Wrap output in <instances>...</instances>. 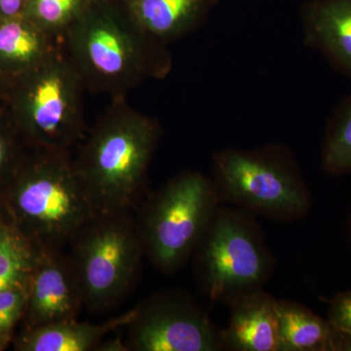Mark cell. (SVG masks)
Listing matches in <instances>:
<instances>
[{
    "mask_svg": "<svg viewBox=\"0 0 351 351\" xmlns=\"http://www.w3.org/2000/svg\"><path fill=\"white\" fill-rule=\"evenodd\" d=\"M63 152L50 151L12 182L0 200L18 228L43 249L64 250L100 214L75 164Z\"/></svg>",
    "mask_w": 351,
    "mask_h": 351,
    "instance_id": "obj_1",
    "label": "cell"
},
{
    "mask_svg": "<svg viewBox=\"0 0 351 351\" xmlns=\"http://www.w3.org/2000/svg\"><path fill=\"white\" fill-rule=\"evenodd\" d=\"M191 258L202 294L228 306L263 289L276 265L256 217L223 204L217 207Z\"/></svg>",
    "mask_w": 351,
    "mask_h": 351,
    "instance_id": "obj_2",
    "label": "cell"
},
{
    "mask_svg": "<svg viewBox=\"0 0 351 351\" xmlns=\"http://www.w3.org/2000/svg\"><path fill=\"white\" fill-rule=\"evenodd\" d=\"M219 204L213 181L196 172L178 176L145 198L135 217L145 257L163 274L182 269Z\"/></svg>",
    "mask_w": 351,
    "mask_h": 351,
    "instance_id": "obj_3",
    "label": "cell"
},
{
    "mask_svg": "<svg viewBox=\"0 0 351 351\" xmlns=\"http://www.w3.org/2000/svg\"><path fill=\"white\" fill-rule=\"evenodd\" d=\"M219 202L254 216L292 223L307 216L313 196L293 159L281 149H230L214 158Z\"/></svg>",
    "mask_w": 351,
    "mask_h": 351,
    "instance_id": "obj_4",
    "label": "cell"
},
{
    "mask_svg": "<svg viewBox=\"0 0 351 351\" xmlns=\"http://www.w3.org/2000/svg\"><path fill=\"white\" fill-rule=\"evenodd\" d=\"M69 246L90 313L112 308L135 285L145 256L132 212L99 214Z\"/></svg>",
    "mask_w": 351,
    "mask_h": 351,
    "instance_id": "obj_5",
    "label": "cell"
},
{
    "mask_svg": "<svg viewBox=\"0 0 351 351\" xmlns=\"http://www.w3.org/2000/svg\"><path fill=\"white\" fill-rule=\"evenodd\" d=\"M156 132L140 120L101 127L75 169L100 213L132 212L140 205Z\"/></svg>",
    "mask_w": 351,
    "mask_h": 351,
    "instance_id": "obj_6",
    "label": "cell"
},
{
    "mask_svg": "<svg viewBox=\"0 0 351 351\" xmlns=\"http://www.w3.org/2000/svg\"><path fill=\"white\" fill-rule=\"evenodd\" d=\"M129 351L223 350L219 330L186 293L163 291L136 306L127 325Z\"/></svg>",
    "mask_w": 351,
    "mask_h": 351,
    "instance_id": "obj_7",
    "label": "cell"
},
{
    "mask_svg": "<svg viewBox=\"0 0 351 351\" xmlns=\"http://www.w3.org/2000/svg\"><path fill=\"white\" fill-rule=\"evenodd\" d=\"M43 248L18 228L0 201V350L24 317L31 277Z\"/></svg>",
    "mask_w": 351,
    "mask_h": 351,
    "instance_id": "obj_8",
    "label": "cell"
},
{
    "mask_svg": "<svg viewBox=\"0 0 351 351\" xmlns=\"http://www.w3.org/2000/svg\"><path fill=\"white\" fill-rule=\"evenodd\" d=\"M83 308L82 288L69 253L43 249L29 283L27 328L77 319Z\"/></svg>",
    "mask_w": 351,
    "mask_h": 351,
    "instance_id": "obj_9",
    "label": "cell"
},
{
    "mask_svg": "<svg viewBox=\"0 0 351 351\" xmlns=\"http://www.w3.org/2000/svg\"><path fill=\"white\" fill-rule=\"evenodd\" d=\"M228 327L219 330L223 350L280 351L277 299L263 289L230 304Z\"/></svg>",
    "mask_w": 351,
    "mask_h": 351,
    "instance_id": "obj_10",
    "label": "cell"
},
{
    "mask_svg": "<svg viewBox=\"0 0 351 351\" xmlns=\"http://www.w3.org/2000/svg\"><path fill=\"white\" fill-rule=\"evenodd\" d=\"M136 307L112 319L92 324L71 319L27 328L16 341V350L22 351H92L110 332L126 327L135 315Z\"/></svg>",
    "mask_w": 351,
    "mask_h": 351,
    "instance_id": "obj_11",
    "label": "cell"
},
{
    "mask_svg": "<svg viewBox=\"0 0 351 351\" xmlns=\"http://www.w3.org/2000/svg\"><path fill=\"white\" fill-rule=\"evenodd\" d=\"M280 351H351V337L300 302L277 300Z\"/></svg>",
    "mask_w": 351,
    "mask_h": 351,
    "instance_id": "obj_12",
    "label": "cell"
},
{
    "mask_svg": "<svg viewBox=\"0 0 351 351\" xmlns=\"http://www.w3.org/2000/svg\"><path fill=\"white\" fill-rule=\"evenodd\" d=\"M66 90L60 76L51 75L36 85L32 95V123L50 151L64 152L75 137L66 117Z\"/></svg>",
    "mask_w": 351,
    "mask_h": 351,
    "instance_id": "obj_13",
    "label": "cell"
},
{
    "mask_svg": "<svg viewBox=\"0 0 351 351\" xmlns=\"http://www.w3.org/2000/svg\"><path fill=\"white\" fill-rule=\"evenodd\" d=\"M311 27L321 49L351 75V0H321L311 13Z\"/></svg>",
    "mask_w": 351,
    "mask_h": 351,
    "instance_id": "obj_14",
    "label": "cell"
},
{
    "mask_svg": "<svg viewBox=\"0 0 351 351\" xmlns=\"http://www.w3.org/2000/svg\"><path fill=\"white\" fill-rule=\"evenodd\" d=\"M322 165L325 172L332 176L351 172V98L341 105L328 127Z\"/></svg>",
    "mask_w": 351,
    "mask_h": 351,
    "instance_id": "obj_15",
    "label": "cell"
},
{
    "mask_svg": "<svg viewBox=\"0 0 351 351\" xmlns=\"http://www.w3.org/2000/svg\"><path fill=\"white\" fill-rule=\"evenodd\" d=\"M87 53L94 68L105 75H119L128 61V50L124 39L108 25L96 27L90 32Z\"/></svg>",
    "mask_w": 351,
    "mask_h": 351,
    "instance_id": "obj_16",
    "label": "cell"
},
{
    "mask_svg": "<svg viewBox=\"0 0 351 351\" xmlns=\"http://www.w3.org/2000/svg\"><path fill=\"white\" fill-rule=\"evenodd\" d=\"M197 4L198 0H140L138 14L147 29L166 34L179 29Z\"/></svg>",
    "mask_w": 351,
    "mask_h": 351,
    "instance_id": "obj_17",
    "label": "cell"
},
{
    "mask_svg": "<svg viewBox=\"0 0 351 351\" xmlns=\"http://www.w3.org/2000/svg\"><path fill=\"white\" fill-rule=\"evenodd\" d=\"M36 34L17 22L0 25V55L17 61H29L38 54Z\"/></svg>",
    "mask_w": 351,
    "mask_h": 351,
    "instance_id": "obj_18",
    "label": "cell"
},
{
    "mask_svg": "<svg viewBox=\"0 0 351 351\" xmlns=\"http://www.w3.org/2000/svg\"><path fill=\"white\" fill-rule=\"evenodd\" d=\"M327 319L339 331L351 337V290L335 295L330 304Z\"/></svg>",
    "mask_w": 351,
    "mask_h": 351,
    "instance_id": "obj_19",
    "label": "cell"
},
{
    "mask_svg": "<svg viewBox=\"0 0 351 351\" xmlns=\"http://www.w3.org/2000/svg\"><path fill=\"white\" fill-rule=\"evenodd\" d=\"M77 0H34V9L39 18L48 24L63 22L75 8Z\"/></svg>",
    "mask_w": 351,
    "mask_h": 351,
    "instance_id": "obj_20",
    "label": "cell"
},
{
    "mask_svg": "<svg viewBox=\"0 0 351 351\" xmlns=\"http://www.w3.org/2000/svg\"><path fill=\"white\" fill-rule=\"evenodd\" d=\"M98 350L101 351H129L126 343L119 338L107 339L106 338L99 346Z\"/></svg>",
    "mask_w": 351,
    "mask_h": 351,
    "instance_id": "obj_21",
    "label": "cell"
},
{
    "mask_svg": "<svg viewBox=\"0 0 351 351\" xmlns=\"http://www.w3.org/2000/svg\"><path fill=\"white\" fill-rule=\"evenodd\" d=\"M22 3L23 0H0V10L7 16L15 15Z\"/></svg>",
    "mask_w": 351,
    "mask_h": 351,
    "instance_id": "obj_22",
    "label": "cell"
},
{
    "mask_svg": "<svg viewBox=\"0 0 351 351\" xmlns=\"http://www.w3.org/2000/svg\"><path fill=\"white\" fill-rule=\"evenodd\" d=\"M9 147L6 141L0 137V171L3 168L7 158H8Z\"/></svg>",
    "mask_w": 351,
    "mask_h": 351,
    "instance_id": "obj_23",
    "label": "cell"
}]
</instances>
